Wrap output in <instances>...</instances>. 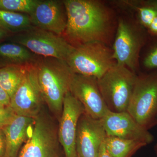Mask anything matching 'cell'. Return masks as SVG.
<instances>
[{
  "instance_id": "6da1fadb",
  "label": "cell",
  "mask_w": 157,
  "mask_h": 157,
  "mask_svg": "<svg viewBox=\"0 0 157 157\" xmlns=\"http://www.w3.org/2000/svg\"><path fill=\"white\" fill-rule=\"evenodd\" d=\"M67 21L63 37L74 47L99 42L107 44L112 30V13L96 0H65Z\"/></svg>"
},
{
  "instance_id": "7a4b0ae2",
  "label": "cell",
  "mask_w": 157,
  "mask_h": 157,
  "mask_svg": "<svg viewBox=\"0 0 157 157\" xmlns=\"http://www.w3.org/2000/svg\"><path fill=\"white\" fill-rule=\"evenodd\" d=\"M44 102L59 120L73 73L64 60L42 57L35 62Z\"/></svg>"
},
{
  "instance_id": "3957f363",
  "label": "cell",
  "mask_w": 157,
  "mask_h": 157,
  "mask_svg": "<svg viewBox=\"0 0 157 157\" xmlns=\"http://www.w3.org/2000/svg\"><path fill=\"white\" fill-rule=\"evenodd\" d=\"M137 77L126 67L116 64L98 79L99 89L109 111H127Z\"/></svg>"
},
{
  "instance_id": "277c9868",
  "label": "cell",
  "mask_w": 157,
  "mask_h": 157,
  "mask_svg": "<svg viewBox=\"0 0 157 157\" xmlns=\"http://www.w3.org/2000/svg\"><path fill=\"white\" fill-rule=\"evenodd\" d=\"M74 47L66 60L74 74L98 79L117 64L112 49L105 43L90 42Z\"/></svg>"
},
{
  "instance_id": "5b68a950",
  "label": "cell",
  "mask_w": 157,
  "mask_h": 157,
  "mask_svg": "<svg viewBox=\"0 0 157 157\" xmlns=\"http://www.w3.org/2000/svg\"><path fill=\"white\" fill-rule=\"evenodd\" d=\"M58 132L52 119L41 110L35 118L33 131L18 157H65Z\"/></svg>"
},
{
  "instance_id": "8992f818",
  "label": "cell",
  "mask_w": 157,
  "mask_h": 157,
  "mask_svg": "<svg viewBox=\"0 0 157 157\" xmlns=\"http://www.w3.org/2000/svg\"><path fill=\"white\" fill-rule=\"evenodd\" d=\"M141 26L129 19H120L112 49L117 64L135 73L138 70L140 50L146 40Z\"/></svg>"
},
{
  "instance_id": "52a82bcc",
  "label": "cell",
  "mask_w": 157,
  "mask_h": 157,
  "mask_svg": "<svg viewBox=\"0 0 157 157\" xmlns=\"http://www.w3.org/2000/svg\"><path fill=\"white\" fill-rule=\"evenodd\" d=\"M127 111L147 130L157 123V71L137 75Z\"/></svg>"
},
{
  "instance_id": "ba28073f",
  "label": "cell",
  "mask_w": 157,
  "mask_h": 157,
  "mask_svg": "<svg viewBox=\"0 0 157 157\" xmlns=\"http://www.w3.org/2000/svg\"><path fill=\"white\" fill-rule=\"evenodd\" d=\"M13 41L24 46L34 54L65 61L75 48L63 36L34 26L19 33Z\"/></svg>"
},
{
  "instance_id": "9c48e42d",
  "label": "cell",
  "mask_w": 157,
  "mask_h": 157,
  "mask_svg": "<svg viewBox=\"0 0 157 157\" xmlns=\"http://www.w3.org/2000/svg\"><path fill=\"white\" fill-rule=\"evenodd\" d=\"M44 103L34 62L28 65L25 77L11 98L9 107L16 115L35 118Z\"/></svg>"
},
{
  "instance_id": "30bf717a",
  "label": "cell",
  "mask_w": 157,
  "mask_h": 157,
  "mask_svg": "<svg viewBox=\"0 0 157 157\" xmlns=\"http://www.w3.org/2000/svg\"><path fill=\"white\" fill-rule=\"evenodd\" d=\"M70 91L82 104L85 112L93 118L101 120L109 110L95 77L73 73Z\"/></svg>"
},
{
  "instance_id": "8fae6325",
  "label": "cell",
  "mask_w": 157,
  "mask_h": 157,
  "mask_svg": "<svg viewBox=\"0 0 157 157\" xmlns=\"http://www.w3.org/2000/svg\"><path fill=\"white\" fill-rule=\"evenodd\" d=\"M84 112L82 104L68 92L64 99L58 132L65 157H78L76 146V129L78 120Z\"/></svg>"
},
{
  "instance_id": "7c38bea8",
  "label": "cell",
  "mask_w": 157,
  "mask_h": 157,
  "mask_svg": "<svg viewBox=\"0 0 157 157\" xmlns=\"http://www.w3.org/2000/svg\"><path fill=\"white\" fill-rule=\"evenodd\" d=\"M107 136L138 140L147 144L154 139L148 130L144 128L127 112L109 111L101 119Z\"/></svg>"
},
{
  "instance_id": "4fadbf2b",
  "label": "cell",
  "mask_w": 157,
  "mask_h": 157,
  "mask_svg": "<svg viewBox=\"0 0 157 157\" xmlns=\"http://www.w3.org/2000/svg\"><path fill=\"white\" fill-rule=\"evenodd\" d=\"M107 134L101 120L93 118L85 112L78 120L76 137L78 157H98Z\"/></svg>"
},
{
  "instance_id": "5bb4252c",
  "label": "cell",
  "mask_w": 157,
  "mask_h": 157,
  "mask_svg": "<svg viewBox=\"0 0 157 157\" xmlns=\"http://www.w3.org/2000/svg\"><path fill=\"white\" fill-rule=\"evenodd\" d=\"M32 25L37 28L63 36L67 21L63 1H39L30 14Z\"/></svg>"
},
{
  "instance_id": "9a60e30c",
  "label": "cell",
  "mask_w": 157,
  "mask_h": 157,
  "mask_svg": "<svg viewBox=\"0 0 157 157\" xmlns=\"http://www.w3.org/2000/svg\"><path fill=\"white\" fill-rule=\"evenodd\" d=\"M35 118L16 115L2 129L6 141L5 157H18L23 144L30 137Z\"/></svg>"
},
{
  "instance_id": "2e32d148",
  "label": "cell",
  "mask_w": 157,
  "mask_h": 157,
  "mask_svg": "<svg viewBox=\"0 0 157 157\" xmlns=\"http://www.w3.org/2000/svg\"><path fill=\"white\" fill-rule=\"evenodd\" d=\"M28 65L12 64L0 68V85L10 99L25 77Z\"/></svg>"
},
{
  "instance_id": "e0dca14e",
  "label": "cell",
  "mask_w": 157,
  "mask_h": 157,
  "mask_svg": "<svg viewBox=\"0 0 157 157\" xmlns=\"http://www.w3.org/2000/svg\"><path fill=\"white\" fill-rule=\"evenodd\" d=\"M104 144L112 157H130L139 149L147 145L142 141L110 136H107Z\"/></svg>"
},
{
  "instance_id": "ac0fdd59",
  "label": "cell",
  "mask_w": 157,
  "mask_h": 157,
  "mask_svg": "<svg viewBox=\"0 0 157 157\" xmlns=\"http://www.w3.org/2000/svg\"><path fill=\"white\" fill-rule=\"evenodd\" d=\"M34 54L22 45L14 43L0 45V57L14 65L33 63L36 58Z\"/></svg>"
},
{
  "instance_id": "d6986e66",
  "label": "cell",
  "mask_w": 157,
  "mask_h": 157,
  "mask_svg": "<svg viewBox=\"0 0 157 157\" xmlns=\"http://www.w3.org/2000/svg\"><path fill=\"white\" fill-rule=\"evenodd\" d=\"M33 27L29 15L0 9V28L7 32L20 33Z\"/></svg>"
},
{
  "instance_id": "ffe728a7",
  "label": "cell",
  "mask_w": 157,
  "mask_h": 157,
  "mask_svg": "<svg viewBox=\"0 0 157 157\" xmlns=\"http://www.w3.org/2000/svg\"><path fill=\"white\" fill-rule=\"evenodd\" d=\"M39 0H0V9L12 12L32 13Z\"/></svg>"
},
{
  "instance_id": "44dd1931",
  "label": "cell",
  "mask_w": 157,
  "mask_h": 157,
  "mask_svg": "<svg viewBox=\"0 0 157 157\" xmlns=\"http://www.w3.org/2000/svg\"><path fill=\"white\" fill-rule=\"evenodd\" d=\"M138 12L140 24L148 28L154 19L157 16L156 10L148 7L137 6L135 7Z\"/></svg>"
},
{
  "instance_id": "7402d4cb",
  "label": "cell",
  "mask_w": 157,
  "mask_h": 157,
  "mask_svg": "<svg viewBox=\"0 0 157 157\" xmlns=\"http://www.w3.org/2000/svg\"><path fill=\"white\" fill-rule=\"evenodd\" d=\"M143 65L147 69L157 68V44L154 46L144 57Z\"/></svg>"
},
{
  "instance_id": "603a6c76",
  "label": "cell",
  "mask_w": 157,
  "mask_h": 157,
  "mask_svg": "<svg viewBox=\"0 0 157 157\" xmlns=\"http://www.w3.org/2000/svg\"><path fill=\"white\" fill-rule=\"evenodd\" d=\"M16 115L9 106L0 108V129L7 125Z\"/></svg>"
},
{
  "instance_id": "cb8c5ba5",
  "label": "cell",
  "mask_w": 157,
  "mask_h": 157,
  "mask_svg": "<svg viewBox=\"0 0 157 157\" xmlns=\"http://www.w3.org/2000/svg\"><path fill=\"white\" fill-rule=\"evenodd\" d=\"M10 101L11 99L9 94L0 85V103L6 107H9L10 106Z\"/></svg>"
},
{
  "instance_id": "d4e9b609",
  "label": "cell",
  "mask_w": 157,
  "mask_h": 157,
  "mask_svg": "<svg viewBox=\"0 0 157 157\" xmlns=\"http://www.w3.org/2000/svg\"><path fill=\"white\" fill-rule=\"evenodd\" d=\"M6 151V137L2 129H0V157H5Z\"/></svg>"
},
{
  "instance_id": "484cf974",
  "label": "cell",
  "mask_w": 157,
  "mask_h": 157,
  "mask_svg": "<svg viewBox=\"0 0 157 157\" xmlns=\"http://www.w3.org/2000/svg\"><path fill=\"white\" fill-rule=\"evenodd\" d=\"M140 6L142 7H148L155 9L157 11V0H147V1H140Z\"/></svg>"
},
{
  "instance_id": "4316f807",
  "label": "cell",
  "mask_w": 157,
  "mask_h": 157,
  "mask_svg": "<svg viewBox=\"0 0 157 157\" xmlns=\"http://www.w3.org/2000/svg\"><path fill=\"white\" fill-rule=\"evenodd\" d=\"M98 157H112L107 151L106 147H105L104 142L102 144V145H101Z\"/></svg>"
},
{
  "instance_id": "83f0119b",
  "label": "cell",
  "mask_w": 157,
  "mask_h": 157,
  "mask_svg": "<svg viewBox=\"0 0 157 157\" xmlns=\"http://www.w3.org/2000/svg\"><path fill=\"white\" fill-rule=\"evenodd\" d=\"M148 29L152 33L157 34V16L153 20Z\"/></svg>"
},
{
  "instance_id": "f1b7e54d",
  "label": "cell",
  "mask_w": 157,
  "mask_h": 157,
  "mask_svg": "<svg viewBox=\"0 0 157 157\" xmlns=\"http://www.w3.org/2000/svg\"><path fill=\"white\" fill-rule=\"evenodd\" d=\"M8 32L3 29L0 28V40L2 39L4 37H6L7 36Z\"/></svg>"
},
{
  "instance_id": "f546056e",
  "label": "cell",
  "mask_w": 157,
  "mask_h": 157,
  "mask_svg": "<svg viewBox=\"0 0 157 157\" xmlns=\"http://www.w3.org/2000/svg\"><path fill=\"white\" fill-rule=\"evenodd\" d=\"M6 107V106H4V105H2V104H1V103H0V108H2V107Z\"/></svg>"
},
{
  "instance_id": "4dcf8cb0",
  "label": "cell",
  "mask_w": 157,
  "mask_h": 157,
  "mask_svg": "<svg viewBox=\"0 0 157 157\" xmlns=\"http://www.w3.org/2000/svg\"><path fill=\"white\" fill-rule=\"evenodd\" d=\"M156 122H157V121H156Z\"/></svg>"
}]
</instances>
